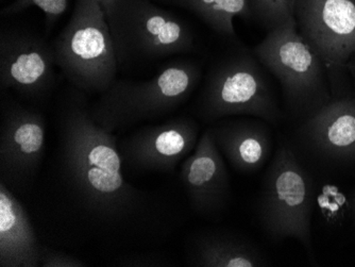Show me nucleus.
<instances>
[{"mask_svg": "<svg viewBox=\"0 0 355 267\" xmlns=\"http://www.w3.org/2000/svg\"><path fill=\"white\" fill-rule=\"evenodd\" d=\"M299 33L329 74H340L355 53V0H294Z\"/></svg>", "mask_w": 355, "mask_h": 267, "instance_id": "obj_8", "label": "nucleus"}, {"mask_svg": "<svg viewBox=\"0 0 355 267\" xmlns=\"http://www.w3.org/2000/svg\"><path fill=\"white\" fill-rule=\"evenodd\" d=\"M200 76L195 62L178 60L149 80H115L89 107V115L110 133L162 119L189 98Z\"/></svg>", "mask_w": 355, "mask_h": 267, "instance_id": "obj_2", "label": "nucleus"}, {"mask_svg": "<svg viewBox=\"0 0 355 267\" xmlns=\"http://www.w3.org/2000/svg\"><path fill=\"white\" fill-rule=\"evenodd\" d=\"M40 266L42 267H85V263L75 257L42 246Z\"/></svg>", "mask_w": 355, "mask_h": 267, "instance_id": "obj_21", "label": "nucleus"}, {"mask_svg": "<svg viewBox=\"0 0 355 267\" xmlns=\"http://www.w3.org/2000/svg\"><path fill=\"white\" fill-rule=\"evenodd\" d=\"M41 248L25 209L0 181V266H40Z\"/></svg>", "mask_w": 355, "mask_h": 267, "instance_id": "obj_15", "label": "nucleus"}, {"mask_svg": "<svg viewBox=\"0 0 355 267\" xmlns=\"http://www.w3.org/2000/svg\"><path fill=\"white\" fill-rule=\"evenodd\" d=\"M205 121L232 117H251L268 123L280 121L276 98L257 60L236 53L209 69L198 103Z\"/></svg>", "mask_w": 355, "mask_h": 267, "instance_id": "obj_7", "label": "nucleus"}, {"mask_svg": "<svg viewBox=\"0 0 355 267\" xmlns=\"http://www.w3.org/2000/svg\"><path fill=\"white\" fill-rule=\"evenodd\" d=\"M43 115L19 103L3 105L0 127L1 181L24 190L39 173L45 148Z\"/></svg>", "mask_w": 355, "mask_h": 267, "instance_id": "obj_9", "label": "nucleus"}, {"mask_svg": "<svg viewBox=\"0 0 355 267\" xmlns=\"http://www.w3.org/2000/svg\"><path fill=\"white\" fill-rule=\"evenodd\" d=\"M60 162L67 189L92 223L109 231L153 223L150 195L123 175L117 139L92 119L81 103L69 105L60 119Z\"/></svg>", "mask_w": 355, "mask_h": 267, "instance_id": "obj_1", "label": "nucleus"}, {"mask_svg": "<svg viewBox=\"0 0 355 267\" xmlns=\"http://www.w3.org/2000/svg\"><path fill=\"white\" fill-rule=\"evenodd\" d=\"M346 69L350 74L353 83H355V53H353L349 61L347 62Z\"/></svg>", "mask_w": 355, "mask_h": 267, "instance_id": "obj_22", "label": "nucleus"}, {"mask_svg": "<svg viewBox=\"0 0 355 267\" xmlns=\"http://www.w3.org/2000/svg\"><path fill=\"white\" fill-rule=\"evenodd\" d=\"M99 3H101V7L105 8L107 7V6H109L110 3H113L114 0H98Z\"/></svg>", "mask_w": 355, "mask_h": 267, "instance_id": "obj_24", "label": "nucleus"}, {"mask_svg": "<svg viewBox=\"0 0 355 267\" xmlns=\"http://www.w3.org/2000/svg\"><path fill=\"white\" fill-rule=\"evenodd\" d=\"M164 5L182 8L195 14L217 33L234 37L233 19L250 13V0H153Z\"/></svg>", "mask_w": 355, "mask_h": 267, "instance_id": "obj_17", "label": "nucleus"}, {"mask_svg": "<svg viewBox=\"0 0 355 267\" xmlns=\"http://www.w3.org/2000/svg\"><path fill=\"white\" fill-rule=\"evenodd\" d=\"M350 214L355 225V187L350 196Z\"/></svg>", "mask_w": 355, "mask_h": 267, "instance_id": "obj_23", "label": "nucleus"}, {"mask_svg": "<svg viewBox=\"0 0 355 267\" xmlns=\"http://www.w3.org/2000/svg\"><path fill=\"white\" fill-rule=\"evenodd\" d=\"M253 53L280 83L294 117L304 119L332 101L326 67L299 33L295 17L270 30Z\"/></svg>", "mask_w": 355, "mask_h": 267, "instance_id": "obj_5", "label": "nucleus"}, {"mask_svg": "<svg viewBox=\"0 0 355 267\" xmlns=\"http://www.w3.org/2000/svg\"><path fill=\"white\" fill-rule=\"evenodd\" d=\"M69 0H14L1 11L3 17L21 13L29 8H37L45 14L46 30L49 33L57 21L69 9Z\"/></svg>", "mask_w": 355, "mask_h": 267, "instance_id": "obj_20", "label": "nucleus"}, {"mask_svg": "<svg viewBox=\"0 0 355 267\" xmlns=\"http://www.w3.org/2000/svg\"><path fill=\"white\" fill-rule=\"evenodd\" d=\"M316 205L324 221L334 226L344 222L347 214H350V197L337 185H324L317 195Z\"/></svg>", "mask_w": 355, "mask_h": 267, "instance_id": "obj_18", "label": "nucleus"}, {"mask_svg": "<svg viewBox=\"0 0 355 267\" xmlns=\"http://www.w3.org/2000/svg\"><path fill=\"white\" fill-rule=\"evenodd\" d=\"M305 153L330 169L355 167V98L340 96L305 117L297 132Z\"/></svg>", "mask_w": 355, "mask_h": 267, "instance_id": "obj_11", "label": "nucleus"}, {"mask_svg": "<svg viewBox=\"0 0 355 267\" xmlns=\"http://www.w3.org/2000/svg\"><path fill=\"white\" fill-rule=\"evenodd\" d=\"M53 47L37 35L8 29L0 35V85L27 98H42L55 83Z\"/></svg>", "mask_w": 355, "mask_h": 267, "instance_id": "obj_10", "label": "nucleus"}, {"mask_svg": "<svg viewBox=\"0 0 355 267\" xmlns=\"http://www.w3.org/2000/svg\"><path fill=\"white\" fill-rule=\"evenodd\" d=\"M193 264L202 267H260L267 261L250 241L230 233L200 235L193 246Z\"/></svg>", "mask_w": 355, "mask_h": 267, "instance_id": "obj_16", "label": "nucleus"}, {"mask_svg": "<svg viewBox=\"0 0 355 267\" xmlns=\"http://www.w3.org/2000/svg\"><path fill=\"white\" fill-rule=\"evenodd\" d=\"M180 177L191 208L199 215L212 217L225 210L230 198V178L209 128L183 161Z\"/></svg>", "mask_w": 355, "mask_h": 267, "instance_id": "obj_13", "label": "nucleus"}, {"mask_svg": "<svg viewBox=\"0 0 355 267\" xmlns=\"http://www.w3.org/2000/svg\"><path fill=\"white\" fill-rule=\"evenodd\" d=\"M199 127L189 117H180L161 125L147 126L123 139L121 158L145 171L173 173L198 143Z\"/></svg>", "mask_w": 355, "mask_h": 267, "instance_id": "obj_12", "label": "nucleus"}, {"mask_svg": "<svg viewBox=\"0 0 355 267\" xmlns=\"http://www.w3.org/2000/svg\"><path fill=\"white\" fill-rule=\"evenodd\" d=\"M51 47L55 65L76 89L101 95L116 80L119 62L98 0H77L69 24Z\"/></svg>", "mask_w": 355, "mask_h": 267, "instance_id": "obj_3", "label": "nucleus"}, {"mask_svg": "<svg viewBox=\"0 0 355 267\" xmlns=\"http://www.w3.org/2000/svg\"><path fill=\"white\" fill-rule=\"evenodd\" d=\"M262 121L257 117H232L219 119L209 127L223 157L241 174L257 173L270 159L272 135Z\"/></svg>", "mask_w": 355, "mask_h": 267, "instance_id": "obj_14", "label": "nucleus"}, {"mask_svg": "<svg viewBox=\"0 0 355 267\" xmlns=\"http://www.w3.org/2000/svg\"><path fill=\"white\" fill-rule=\"evenodd\" d=\"M314 184L298 155L281 145L265 173L257 203L261 226L273 241L295 239L312 250Z\"/></svg>", "mask_w": 355, "mask_h": 267, "instance_id": "obj_6", "label": "nucleus"}, {"mask_svg": "<svg viewBox=\"0 0 355 267\" xmlns=\"http://www.w3.org/2000/svg\"><path fill=\"white\" fill-rule=\"evenodd\" d=\"M249 9L265 27L272 30L294 17V0H250Z\"/></svg>", "mask_w": 355, "mask_h": 267, "instance_id": "obj_19", "label": "nucleus"}, {"mask_svg": "<svg viewBox=\"0 0 355 267\" xmlns=\"http://www.w3.org/2000/svg\"><path fill=\"white\" fill-rule=\"evenodd\" d=\"M103 11L119 69L191 53L195 49L189 26L153 0H114Z\"/></svg>", "mask_w": 355, "mask_h": 267, "instance_id": "obj_4", "label": "nucleus"}]
</instances>
